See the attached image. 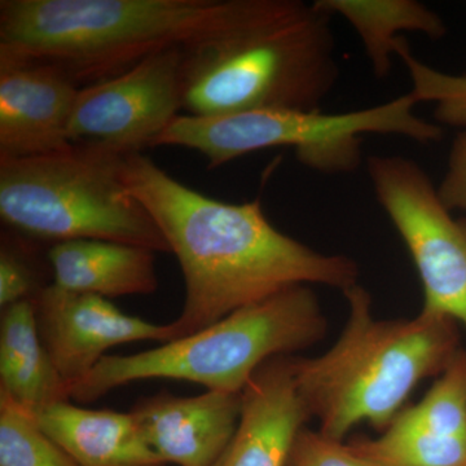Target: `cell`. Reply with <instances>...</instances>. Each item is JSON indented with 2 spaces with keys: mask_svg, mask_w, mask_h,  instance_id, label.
I'll list each match as a JSON object with an SVG mask.
<instances>
[{
  "mask_svg": "<svg viewBox=\"0 0 466 466\" xmlns=\"http://www.w3.org/2000/svg\"><path fill=\"white\" fill-rule=\"evenodd\" d=\"M122 179L161 229L183 272L186 300L171 323L174 341L294 285L343 293L359 284L357 260L320 253L279 231L259 200L228 204L208 198L143 153L126 156Z\"/></svg>",
  "mask_w": 466,
  "mask_h": 466,
  "instance_id": "cell-1",
  "label": "cell"
},
{
  "mask_svg": "<svg viewBox=\"0 0 466 466\" xmlns=\"http://www.w3.org/2000/svg\"><path fill=\"white\" fill-rule=\"evenodd\" d=\"M288 0H2L0 56L60 67L79 87L171 47L278 14Z\"/></svg>",
  "mask_w": 466,
  "mask_h": 466,
  "instance_id": "cell-2",
  "label": "cell"
},
{
  "mask_svg": "<svg viewBox=\"0 0 466 466\" xmlns=\"http://www.w3.org/2000/svg\"><path fill=\"white\" fill-rule=\"evenodd\" d=\"M349 314L336 343L315 358L293 357L294 381L319 431L345 441L367 422L383 433L420 382L440 377L460 348L459 323L420 311L377 319L360 284L343 291Z\"/></svg>",
  "mask_w": 466,
  "mask_h": 466,
  "instance_id": "cell-3",
  "label": "cell"
},
{
  "mask_svg": "<svg viewBox=\"0 0 466 466\" xmlns=\"http://www.w3.org/2000/svg\"><path fill=\"white\" fill-rule=\"evenodd\" d=\"M332 17L288 0L278 14L182 48L186 115L320 110L339 81Z\"/></svg>",
  "mask_w": 466,
  "mask_h": 466,
  "instance_id": "cell-4",
  "label": "cell"
},
{
  "mask_svg": "<svg viewBox=\"0 0 466 466\" xmlns=\"http://www.w3.org/2000/svg\"><path fill=\"white\" fill-rule=\"evenodd\" d=\"M327 332L311 285H294L177 341L133 355H106L73 386L70 400L92 403L127 383L155 379L240 394L267 360L294 357L323 341Z\"/></svg>",
  "mask_w": 466,
  "mask_h": 466,
  "instance_id": "cell-5",
  "label": "cell"
},
{
  "mask_svg": "<svg viewBox=\"0 0 466 466\" xmlns=\"http://www.w3.org/2000/svg\"><path fill=\"white\" fill-rule=\"evenodd\" d=\"M126 155L76 143L42 157L0 159V218L33 241L104 240L170 253L122 179Z\"/></svg>",
  "mask_w": 466,
  "mask_h": 466,
  "instance_id": "cell-6",
  "label": "cell"
},
{
  "mask_svg": "<svg viewBox=\"0 0 466 466\" xmlns=\"http://www.w3.org/2000/svg\"><path fill=\"white\" fill-rule=\"evenodd\" d=\"M410 94L352 112L256 110L217 116L182 115L171 122L155 147L198 150L217 168L233 159L274 147H290L303 167L321 174L354 173L363 161V135H400L428 144L443 130L415 113Z\"/></svg>",
  "mask_w": 466,
  "mask_h": 466,
  "instance_id": "cell-7",
  "label": "cell"
},
{
  "mask_svg": "<svg viewBox=\"0 0 466 466\" xmlns=\"http://www.w3.org/2000/svg\"><path fill=\"white\" fill-rule=\"evenodd\" d=\"M368 175L377 201L415 263L424 289L422 311L466 328V223L453 219L413 159L370 156Z\"/></svg>",
  "mask_w": 466,
  "mask_h": 466,
  "instance_id": "cell-8",
  "label": "cell"
},
{
  "mask_svg": "<svg viewBox=\"0 0 466 466\" xmlns=\"http://www.w3.org/2000/svg\"><path fill=\"white\" fill-rule=\"evenodd\" d=\"M182 47L144 58L121 75L81 87L69 140L97 143L124 155L153 148L183 109Z\"/></svg>",
  "mask_w": 466,
  "mask_h": 466,
  "instance_id": "cell-9",
  "label": "cell"
},
{
  "mask_svg": "<svg viewBox=\"0 0 466 466\" xmlns=\"http://www.w3.org/2000/svg\"><path fill=\"white\" fill-rule=\"evenodd\" d=\"M36 327L58 375L73 386L86 379L122 343L173 342V325L153 324L125 314L109 299L48 285L33 300Z\"/></svg>",
  "mask_w": 466,
  "mask_h": 466,
  "instance_id": "cell-10",
  "label": "cell"
},
{
  "mask_svg": "<svg viewBox=\"0 0 466 466\" xmlns=\"http://www.w3.org/2000/svg\"><path fill=\"white\" fill-rule=\"evenodd\" d=\"M79 87L60 67L0 56V159L64 152Z\"/></svg>",
  "mask_w": 466,
  "mask_h": 466,
  "instance_id": "cell-11",
  "label": "cell"
},
{
  "mask_svg": "<svg viewBox=\"0 0 466 466\" xmlns=\"http://www.w3.org/2000/svg\"><path fill=\"white\" fill-rule=\"evenodd\" d=\"M241 404V392L177 397L164 390L137 400L130 413L167 465L214 466L236 433Z\"/></svg>",
  "mask_w": 466,
  "mask_h": 466,
  "instance_id": "cell-12",
  "label": "cell"
},
{
  "mask_svg": "<svg viewBox=\"0 0 466 466\" xmlns=\"http://www.w3.org/2000/svg\"><path fill=\"white\" fill-rule=\"evenodd\" d=\"M240 421L214 466H287L309 420L294 381L293 357L269 359L241 392Z\"/></svg>",
  "mask_w": 466,
  "mask_h": 466,
  "instance_id": "cell-13",
  "label": "cell"
},
{
  "mask_svg": "<svg viewBox=\"0 0 466 466\" xmlns=\"http://www.w3.org/2000/svg\"><path fill=\"white\" fill-rule=\"evenodd\" d=\"M156 251L104 240H73L47 251L52 284L103 299L148 296L158 289Z\"/></svg>",
  "mask_w": 466,
  "mask_h": 466,
  "instance_id": "cell-14",
  "label": "cell"
},
{
  "mask_svg": "<svg viewBox=\"0 0 466 466\" xmlns=\"http://www.w3.org/2000/svg\"><path fill=\"white\" fill-rule=\"evenodd\" d=\"M36 421L81 466H167L130 412L88 410L69 400L43 410Z\"/></svg>",
  "mask_w": 466,
  "mask_h": 466,
  "instance_id": "cell-15",
  "label": "cell"
},
{
  "mask_svg": "<svg viewBox=\"0 0 466 466\" xmlns=\"http://www.w3.org/2000/svg\"><path fill=\"white\" fill-rule=\"evenodd\" d=\"M0 392L35 417L55 404L72 400L39 336L33 300L2 309Z\"/></svg>",
  "mask_w": 466,
  "mask_h": 466,
  "instance_id": "cell-16",
  "label": "cell"
},
{
  "mask_svg": "<svg viewBox=\"0 0 466 466\" xmlns=\"http://www.w3.org/2000/svg\"><path fill=\"white\" fill-rule=\"evenodd\" d=\"M314 5L328 16L345 18L354 27L380 79L391 72L401 33L441 39L447 32L440 15L416 0H317Z\"/></svg>",
  "mask_w": 466,
  "mask_h": 466,
  "instance_id": "cell-17",
  "label": "cell"
},
{
  "mask_svg": "<svg viewBox=\"0 0 466 466\" xmlns=\"http://www.w3.org/2000/svg\"><path fill=\"white\" fill-rule=\"evenodd\" d=\"M0 466H81L36 417L0 392Z\"/></svg>",
  "mask_w": 466,
  "mask_h": 466,
  "instance_id": "cell-18",
  "label": "cell"
},
{
  "mask_svg": "<svg viewBox=\"0 0 466 466\" xmlns=\"http://www.w3.org/2000/svg\"><path fill=\"white\" fill-rule=\"evenodd\" d=\"M348 444L370 466H466V440L433 446L385 431L379 438L355 437Z\"/></svg>",
  "mask_w": 466,
  "mask_h": 466,
  "instance_id": "cell-19",
  "label": "cell"
},
{
  "mask_svg": "<svg viewBox=\"0 0 466 466\" xmlns=\"http://www.w3.org/2000/svg\"><path fill=\"white\" fill-rule=\"evenodd\" d=\"M395 55L403 61L410 75L417 103H433L434 116L441 125L466 128V76L449 75L426 66L410 51L401 36Z\"/></svg>",
  "mask_w": 466,
  "mask_h": 466,
  "instance_id": "cell-20",
  "label": "cell"
},
{
  "mask_svg": "<svg viewBox=\"0 0 466 466\" xmlns=\"http://www.w3.org/2000/svg\"><path fill=\"white\" fill-rule=\"evenodd\" d=\"M30 238L16 232L2 235L0 244V308L34 300L46 284Z\"/></svg>",
  "mask_w": 466,
  "mask_h": 466,
  "instance_id": "cell-21",
  "label": "cell"
},
{
  "mask_svg": "<svg viewBox=\"0 0 466 466\" xmlns=\"http://www.w3.org/2000/svg\"><path fill=\"white\" fill-rule=\"evenodd\" d=\"M287 466H370L348 443L302 428L291 446Z\"/></svg>",
  "mask_w": 466,
  "mask_h": 466,
  "instance_id": "cell-22",
  "label": "cell"
},
{
  "mask_svg": "<svg viewBox=\"0 0 466 466\" xmlns=\"http://www.w3.org/2000/svg\"><path fill=\"white\" fill-rule=\"evenodd\" d=\"M438 195L450 211H466V130L456 137L451 148L449 168L438 187Z\"/></svg>",
  "mask_w": 466,
  "mask_h": 466,
  "instance_id": "cell-23",
  "label": "cell"
}]
</instances>
